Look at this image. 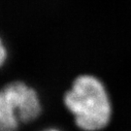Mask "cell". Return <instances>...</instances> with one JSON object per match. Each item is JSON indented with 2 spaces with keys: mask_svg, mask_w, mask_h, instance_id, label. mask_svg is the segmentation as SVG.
<instances>
[{
  "mask_svg": "<svg viewBox=\"0 0 131 131\" xmlns=\"http://www.w3.org/2000/svg\"><path fill=\"white\" fill-rule=\"evenodd\" d=\"M63 105L82 131H101L110 124L113 105L106 85L91 74L73 80L63 95Z\"/></svg>",
  "mask_w": 131,
  "mask_h": 131,
  "instance_id": "6da1fadb",
  "label": "cell"
},
{
  "mask_svg": "<svg viewBox=\"0 0 131 131\" xmlns=\"http://www.w3.org/2000/svg\"><path fill=\"white\" fill-rule=\"evenodd\" d=\"M41 131H62V130L56 128V127H48V128H45V129H43Z\"/></svg>",
  "mask_w": 131,
  "mask_h": 131,
  "instance_id": "277c9868",
  "label": "cell"
},
{
  "mask_svg": "<svg viewBox=\"0 0 131 131\" xmlns=\"http://www.w3.org/2000/svg\"><path fill=\"white\" fill-rule=\"evenodd\" d=\"M8 57V52H7V48L5 47V44L3 41L1 42V49H0V60H1V65L4 64Z\"/></svg>",
  "mask_w": 131,
  "mask_h": 131,
  "instance_id": "3957f363",
  "label": "cell"
},
{
  "mask_svg": "<svg viewBox=\"0 0 131 131\" xmlns=\"http://www.w3.org/2000/svg\"><path fill=\"white\" fill-rule=\"evenodd\" d=\"M42 103L39 93L23 81L6 84L0 91V130L18 131L21 123L40 117Z\"/></svg>",
  "mask_w": 131,
  "mask_h": 131,
  "instance_id": "7a4b0ae2",
  "label": "cell"
}]
</instances>
